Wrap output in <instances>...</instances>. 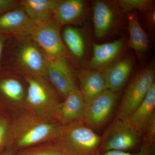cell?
Here are the masks:
<instances>
[{
    "label": "cell",
    "instance_id": "cell-1",
    "mask_svg": "<svg viewBox=\"0 0 155 155\" xmlns=\"http://www.w3.org/2000/svg\"><path fill=\"white\" fill-rule=\"evenodd\" d=\"M63 125L43 119L26 110L11 122L8 146L14 151L54 142L61 133Z\"/></svg>",
    "mask_w": 155,
    "mask_h": 155
},
{
    "label": "cell",
    "instance_id": "cell-2",
    "mask_svg": "<svg viewBox=\"0 0 155 155\" xmlns=\"http://www.w3.org/2000/svg\"><path fill=\"white\" fill-rule=\"evenodd\" d=\"M101 137L84 122L63 125L53 142L63 155H97Z\"/></svg>",
    "mask_w": 155,
    "mask_h": 155
},
{
    "label": "cell",
    "instance_id": "cell-3",
    "mask_svg": "<svg viewBox=\"0 0 155 155\" xmlns=\"http://www.w3.org/2000/svg\"><path fill=\"white\" fill-rule=\"evenodd\" d=\"M25 78L27 87L24 105L26 110L43 119L57 122L56 115L61 102L46 78L26 75Z\"/></svg>",
    "mask_w": 155,
    "mask_h": 155
},
{
    "label": "cell",
    "instance_id": "cell-4",
    "mask_svg": "<svg viewBox=\"0 0 155 155\" xmlns=\"http://www.w3.org/2000/svg\"><path fill=\"white\" fill-rule=\"evenodd\" d=\"M101 137L99 153L110 151L136 153L141 145L142 137L128 120L114 119Z\"/></svg>",
    "mask_w": 155,
    "mask_h": 155
},
{
    "label": "cell",
    "instance_id": "cell-5",
    "mask_svg": "<svg viewBox=\"0 0 155 155\" xmlns=\"http://www.w3.org/2000/svg\"><path fill=\"white\" fill-rule=\"evenodd\" d=\"M154 79L153 67H146L137 72L125 89L115 119L128 120L143 101Z\"/></svg>",
    "mask_w": 155,
    "mask_h": 155
},
{
    "label": "cell",
    "instance_id": "cell-6",
    "mask_svg": "<svg viewBox=\"0 0 155 155\" xmlns=\"http://www.w3.org/2000/svg\"><path fill=\"white\" fill-rule=\"evenodd\" d=\"M60 27L54 19L35 22L29 36L49 61L67 59L69 55L61 37Z\"/></svg>",
    "mask_w": 155,
    "mask_h": 155
},
{
    "label": "cell",
    "instance_id": "cell-7",
    "mask_svg": "<svg viewBox=\"0 0 155 155\" xmlns=\"http://www.w3.org/2000/svg\"><path fill=\"white\" fill-rule=\"evenodd\" d=\"M19 38L14 56L16 66L25 75L46 78L48 60L29 37Z\"/></svg>",
    "mask_w": 155,
    "mask_h": 155
},
{
    "label": "cell",
    "instance_id": "cell-8",
    "mask_svg": "<svg viewBox=\"0 0 155 155\" xmlns=\"http://www.w3.org/2000/svg\"><path fill=\"white\" fill-rule=\"evenodd\" d=\"M118 93L106 89L85 103L84 122L92 130L104 127L110 119L118 101Z\"/></svg>",
    "mask_w": 155,
    "mask_h": 155
},
{
    "label": "cell",
    "instance_id": "cell-9",
    "mask_svg": "<svg viewBox=\"0 0 155 155\" xmlns=\"http://www.w3.org/2000/svg\"><path fill=\"white\" fill-rule=\"evenodd\" d=\"M35 22L22 7L16 8L0 15V33L17 38L30 36Z\"/></svg>",
    "mask_w": 155,
    "mask_h": 155
},
{
    "label": "cell",
    "instance_id": "cell-10",
    "mask_svg": "<svg viewBox=\"0 0 155 155\" xmlns=\"http://www.w3.org/2000/svg\"><path fill=\"white\" fill-rule=\"evenodd\" d=\"M46 78L49 81L57 91L64 98L77 87L73 73L67 59L48 60Z\"/></svg>",
    "mask_w": 155,
    "mask_h": 155
},
{
    "label": "cell",
    "instance_id": "cell-11",
    "mask_svg": "<svg viewBox=\"0 0 155 155\" xmlns=\"http://www.w3.org/2000/svg\"><path fill=\"white\" fill-rule=\"evenodd\" d=\"M60 103L56 120L63 125L84 122L85 102L80 90L77 87Z\"/></svg>",
    "mask_w": 155,
    "mask_h": 155
},
{
    "label": "cell",
    "instance_id": "cell-12",
    "mask_svg": "<svg viewBox=\"0 0 155 155\" xmlns=\"http://www.w3.org/2000/svg\"><path fill=\"white\" fill-rule=\"evenodd\" d=\"M133 61L130 58H124L112 64L103 72L107 89L118 93L124 86L130 76Z\"/></svg>",
    "mask_w": 155,
    "mask_h": 155
},
{
    "label": "cell",
    "instance_id": "cell-13",
    "mask_svg": "<svg viewBox=\"0 0 155 155\" xmlns=\"http://www.w3.org/2000/svg\"><path fill=\"white\" fill-rule=\"evenodd\" d=\"M81 90L84 102L88 103L107 89L104 74L102 72L84 69L78 74Z\"/></svg>",
    "mask_w": 155,
    "mask_h": 155
},
{
    "label": "cell",
    "instance_id": "cell-14",
    "mask_svg": "<svg viewBox=\"0 0 155 155\" xmlns=\"http://www.w3.org/2000/svg\"><path fill=\"white\" fill-rule=\"evenodd\" d=\"M155 108L154 82L150 87L143 101L128 119L130 125L141 137L148 122L155 113Z\"/></svg>",
    "mask_w": 155,
    "mask_h": 155
},
{
    "label": "cell",
    "instance_id": "cell-15",
    "mask_svg": "<svg viewBox=\"0 0 155 155\" xmlns=\"http://www.w3.org/2000/svg\"><path fill=\"white\" fill-rule=\"evenodd\" d=\"M93 10L95 35L98 38H102L109 33L114 25L115 12L109 3L102 1L95 2Z\"/></svg>",
    "mask_w": 155,
    "mask_h": 155
},
{
    "label": "cell",
    "instance_id": "cell-16",
    "mask_svg": "<svg viewBox=\"0 0 155 155\" xmlns=\"http://www.w3.org/2000/svg\"><path fill=\"white\" fill-rule=\"evenodd\" d=\"M60 1L22 0L19 2L28 17L34 22L54 19Z\"/></svg>",
    "mask_w": 155,
    "mask_h": 155
},
{
    "label": "cell",
    "instance_id": "cell-17",
    "mask_svg": "<svg viewBox=\"0 0 155 155\" xmlns=\"http://www.w3.org/2000/svg\"><path fill=\"white\" fill-rule=\"evenodd\" d=\"M123 45L122 39L102 44H94L89 67L92 69L98 68L114 61L121 51Z\"/></svg>",
    "mask_w": 155,
    "mask_h": 155
},
{
    "label": "cell",
    "instance_id": "cell-18",
    "mask_svg": "<svg viewBox=\"0 0 155 155\" xmlns=\"http://www.w3.org/2000/svg\"><path fill=\"white\" fill-rule=\"evenodd\" d=\"M85 3L82 0L60 1L54 20L59 26L74 23L83 15Z\"/></svg>",
    "mask_w": 155,
    "mask_h": 155
},
{
    "label": "cell",
    "instance_id": "cell-19",
    "mask_svg": "<svg viewBox=\"0 0 155 155\" xmlns=\"http://www.w3.org/2000/svg\"><path fill=\"white\" fill-rule=\"evenodd\" d=\"M127 13L129 30V45L139 55L144 52L148 48L149 41L145 31L139 22L135 12Z\"/></svg>",
    "mask_w": 155,
    "mask_h": 155
},
{
    "label": "cell",
    "instance_id": "cell-20",
    "mask_svg": "<svg viewBox=\"0 0 155 155\" xmlns=\"http://www.w3.org/2000/svg\"><path fill=\"white\" fill-rule=\"evenodd\" d=\"M26 91L23 84L15 76H7L0 80V93L14 104L24 105Z\"/></svg>",
    "mask_w": 155,
    "mask_h": 155
},
{
    "label": "cell",
    "instance_id": "cell-21",
    "mask_svg": "<svg viewBox=\"0 0 155 155\" xmlns=\"http://www.w3.org/2000/svg\"><path fill=\"white\" fill-rule=\"evenodd\" d=\"M64 42L67 50L75 58H81L85 53V47L83 36L80 31L68 26L63 32Z\"/></svg>",
    "mask_w": 155,
    "mask_h": 155
},
{
    "label": "cell",
    "instance_id": "cell-22",
    "mask_svg": "<svg viewBox=\"0 0 155 155\" xmlns=\"http://www.w3.org/2000/svg\"><path fill=\"white\" fill-rule=\"evenodd\" d=\"M117 5L123 12L128 13L134 10L141 11H153V1L151 0H119Z\"/></svg>",
    "mask_w": 155,
    "mask_h": 155
},
{
    "label": "cell",
    "instance_id": "cell-23",
    "mask_svg": "<svg viewBox=\"0 0 155 155\" xmlns=\"http://www.w3.org/2000/svg\"><path fill=\"white\" fill-rule=\"evenodd\" d=\"M15 155H63L54 143L37 145L17 151Z\"/></svg>",
    "mask_w": 155,
    "mask_h": 155
},
{
    "label": "cell",
    "instance_id": "cell-24",
    "mask_svg": "<svg viewBox=\"0 0 155 155\" xmlns=\"http://www.w3.org/2000/svg\"><path fill=\"white\" fill-rule=\"evenodd\" d=\"M143 140L141 145L147 147H154L155 141V113L147 124L143 134Z\"/></svg>",
    "mask_w": 155,
    "mask_h": 155
},
{
    "label": "cell",
    "instance_id": "cell-25",
    "mask_svg": "<svg viewBox=\"0 0 155 155\" xmlns=\"http://www.w3.org/2000/svg\"><path fill=\"white\" fill-rule=\"evenodd\" d=\"M11 122L6 117H0V153L6 146L8 145Z\"/></svg>",
    "mask_w": 155,
    "mask_h": 155
},
{
    "label": "cell",
    "instance_id": "cell-26",
    "mask_svg": "<svg viewBox=\"0 0 155 155\" xmlns=\"http://www.w3.org/2000/svg\"><path fill=\"white\" fill-rule=\"evenodd\" d=\"M97 155H155L154 147H147L141 145L138 151L136 153L110 151L103 153H98Z\"/></svg>",
    "mask_w": 155,
    "mask_h": 155
},
{
    "label": "cell",
    "instance_id": "cell-27",
    "mask_svg": "<svg viewBox=\"0 0 155 155\" xmlns=\"http://www.w3.org/2000/svg\"><path fill=\"white\" fill-rule=\"evenodd\" d=\"M18 4L14 0H0V15L17 8Z\"/></svg>",
    "mask_w": 155,
    "mask_h": 155
},
{
    "label": "cell",
    "instance_id": "cell-28",
    "mask_svg": "<svg viewBox=\"0 0 155 155\" xmlns=\"http://www.w3.org/2000/svg\"><path fill=\"white\" fill-rule=\"evenodd\" d=\"M6 36H7V35L0 33V64L2 61V55L5 41L6 40Z\"/></svg>",
    "mask_w": 155,
    "mask_h": 155
},
{
    "label": "cell",
    "instance_id": "cell-29",
    "mask_svg": "<svg viewBox=\"0 0 155 155\" xmlns=\"http://www.w3.org/2000/svg\"><path fill=\"white\" fill-rule=\"evenodd\" d=\"M1 155H15V153H12V152L9 151L8 152L4 153L2 154Z\"/></svg>",
    "mask_w": 155,
    "mask_h": 155
},
{
    "label": "cell",
    "instance_id": "cell-30",
    "mask_svg": "<svg viewBox=\"0 0 155 155\" xmlns=\"http://www.w3.org/2000/svg\"><path fill=\"white\" fill-rule=\"evenodd\" d=\"M0 117H1V116H0Z\"/></svg>",
    "mask_w": 155,
    "mask_h": 155
}]
</instances>
